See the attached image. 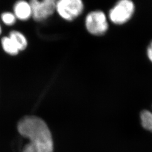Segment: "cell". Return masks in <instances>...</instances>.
Masks as SVG:
<instances>
[{"instance_id":"cell-1","label":"cell","mask_w":152,"mask_h":152,"mask_svg":"<svg viewBox=\"0 0 152 152\" xmlns=\"http://www.w3.org/2000/svg\"><path fill=\"white\" fill-rule=\"evenodd\" d=\"M20 135L29 140L22 152H53L54 142L49 127L44 120L36 116L23 118L18 124Z\"/></svg>"},{"instance_id":"cell-2","label":"cell","mask_w":152,"mask_h":152,"mask_svg":"<svg viewBox=\"0 0 152 152\" xmlns=\"http://www.w3.org/2000/svg\"><path fill=\"white\" fill-rule=\"evenodd\" d=\"M135 5L130 0H121L110 10L109 17L115 24H121L127 22L134 14Z\"/></svg>"},{"instance_id":"cell-3","label":"cell","mask_w":152,"mask_h":152,"mask_svg":"<svg viewBox=\"0 0 152 152\" xmlns=\"http://www.w3.org/2000/svg\"><path fill=\"white\" fill-rule=\"evenodd\" d=\"M87 31L94 35H102L108 28L107 17L103 11L96 10L88 13L85 20Z\"/></svg>"},{"instance_id":"cell-4","label":"cell","mask_w":152,"mask_h":152,"mask_svg":"<svg viewBox=\"0 0 152 152\" xmlns=\"http://www.w3.org/2000/svg\"><path fill=\"white\" fill-rule=\"evenodd\" d=\"M83 8V4L80 0H60L56 5L58 14L67 20H72L79 16Z\"/></svg>"},{"instance_id":"cell-5","label":"cell","mask_w":152,"mask_h":152,"mask_svg":"<svg viewBox=\"0 0 152 152\" xmlns=\"http://www.w3.org/2000/svg\"><path fill=\"white\" fill-rule=\"evenodd\" d=\"M29 3L32 8V16L37 21L48 18L56 10V1L54 0H33Z\"/></svg>"},{"instance_id":"cell-6","label":"cell","mask_w":152,"mask_h":152,"mask_svg":"<svg viewBox=\"0 0 152 152\" xmlns=\"http://www.w3.org/2000/svg\"><path fill=\"white\" fill-rule=\"evenodd\" d=\"M14 15L22 20H26L32 16V8L30 3L25 1L17 2L14 7Z\"/></svg>"},{"instance_id":"cell-7","label":"cell","mask_w":152,"mask_h":152,"mask_svg":"<svg viewBox=\"0 0 152 152\" xmlns=\"http://www.w3.org/2000/svg\"><path fill=\"white\" fill-rule=\"evenodd\" d=\"M9 37L11 38L15 44H16L19 51L23 50L27 48V39L21 33L15 31H11Z\"/></svg>"},{"instance_id":"cell-8","label":"cell","mask_w":152,"mask_h":152,"mask_svg":"<svg viewBox=\"0 0 152 152\" xmlns=\"http://www.w3.org/2000/svg\"><path fill=\"white\" fill-rule=\"evenodd\" d=\"M1 44L4 51L7 54L12 55L18 54L19 50L9 37H4L2 38Z\"/></svg>"},{"instance_id":"cell-9","label":"cell","mask_w":152,"mask_h":152,"mask_svg":"<svg viewBox=\"0 0 152 152\" xmlns=\"http://www.w3.org/2000/svg\"><path fill=\"white\" fill-rule=\"evenodd\" d=\"M142 127L146 130L152 132V112L148 110H144L140 115Z\"/></svg>"},{"instance_id":"cell-10","label":"cell","mask_w":152,"mask_h":152,"mask_svg":"<svg viewBox=\"0 0 152 152\" xmlns=\"http://www.w3.org/2000/svg\"><path fill=\"white\" fill-rule=\"evenodd\" d=\"M16 16L11 12H4L1 15L2 22L7 26H11L16 22Z\"/></svg>"},{"instance_id":"cell-11","label":"cell","mask_w":152,"mask_h":152,"mask_svg":"<svg viewBox=\"0 0 152 152\" xmlns=\"http://www.w3.org/2000/svg\"><path fill=\"white\" fill-rule=\"evenodd\" d=\"M147 55L149 59L152 62V41L149 45L147 49Z\"/></svg>"},{"instance_id":"cell-12","label":"cell","mask_w":152,"mask_h":152,"mask_svg":"<svg viewBox=\"0 0 152 152\" xmlns=\"http://www.w3.org/2000/svg\"><path fill=\"white\" fill-rule=\"evenodd\" d=\"M1 26H0V34H1Z\"/></svg>"}]
</instances>
